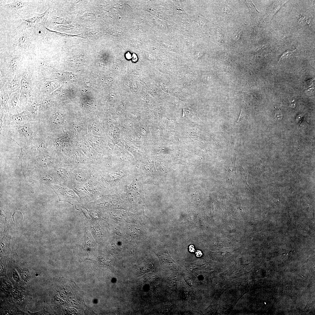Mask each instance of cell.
I'll return each mask as SVG.
<instances>
[{
  "mask_svg": "<svg viewBox=\"0 0 315 315\" xmlns=\"http://www.w3.org/2000/svg\"><path fill=\"white\" fill-rule=\"evenodd\" d=\"M19 96L16 95H13L12 97L11 102L12 107L15 108L18 104Z\"/></svg>",
  "mask_w": 315,
  "mask_h": 315,
  "instance_id": "cell-9",
  "label": "cell"
},
{
  "mask_svg": "<svg viewBox=\"0 0 315 315\" xmlns=\"http://www.w3.org/2000/svg\"><path fill=\"white\" fill-rule=\"evenodd\" d=\"M19 84L18 80L15 78L10 83L9 88L11 90H14L18 87Z\"/></svg>",
  "mask_w": 315,
  "mask_h": 315,
  "instance_id": "cell-8",
  "label": "cell"
},
{
  "mask_svg": "<svg viewBox=\"0 0 315 315\" xmlns=\"http://www.w3.org/2000/svg\"><path fill=\"white\" fill-rule=\"evenodd\" d=\"M195 254H196V256L198 257H201L203 255L201 252L200 250H197Z\"/></svg>",
  "mask_w": 315,
  "mask_h": 315,
  "instance_id": "cell-13",
  "label": "cell"
},
{
  "mask_svg": "<svg viewBox=\"0 0 315 315\" xmlns=\"http://www.w3.org/2000/svg\"><path fill=\"white\" fill-rule=\"evenodd\" d=\"M53 82L51 81H47L45 83V86L46 89L48 90H50V91H52L55 88H54V83Z\"/></svg>",
  "mask_w": 315,
  "mask_h": 315,
  "instance_id": "cell-11",
  "label": "cell"
},
{
  "mask_svg": "<svg viewBox=\"0 0 315 315\" xmlns=\"http://www.w3.org/2000/svg\"><path fill=\"white\" fill-rule=\"evenodd\" d=\"M27 4L21 1H15L11 3L5 4L3 7L10 10H18L22 8Z\"/></svg>",
  "mask_w": 315,
  "mask_h": 315,
  "instance_id": "cell-3",
  "label": "cell"
},
{
  "mask_svg": "<svg viewBox=\"0 0 315 315\" xmlns=\"http://www.w3.org/2000/svg\"><path fill=\"white\" fill-rule=\"evenodd\" d=\"M314 81H309L307 82L305 85V89L306 92L309 93V92L313 91L314 89Z\"/></svg>",
  "mask_w": 315,
  "mask_h": 315,
  "instance_id": "cell-7",
  "label": "cell"
},
{
  "mask_svg": "<svg viewBox=\"0 0 315 315\" xmlns=\"http://www.w3.org/2000/svg\"><path fill=\"white\" fill-rule=\"evenodd\" d=\"M48 13L45 12L41 14H36L33 17L25 20L27 27H31L39 24H42L45 22L47 19Z\"/></svg>",
  "mask_w": 315,
  "mask_h": 315,
  "instance_id": "cell-2",
  "label": "cell"
},
{
  "mask_svg": "<svg viewBox=\"0 0 315 315\" xmlns=\"http://www.w3.org/2000/svg\"><path fill=\"white\" fill-rule=\"evenodd\" d=\"M2 121L8 136L23 148H30L47 136L39 120L25 112L13 115Z\"/></svg>",
  "mask_w": 315,
  "mask_h": 315,
  "instance_id": "cell-1",
  "label": "cell"
},
{
  "mask_svg": "<svg viewBox=\"0 0 315 315\" xmlns=\"http://www.w3.org/2000/svg\"><path fill=\"white\" fill-rule=\"evenodd\" d=\"M53 102L51 100L46 99L43 100L40 104V107L42 110H46L52 106Z\"/></svg>",
  "mask_w": 315,
  "mask_h": 315,
  "instance_id": "cell-5",
  "label": "cell"
},
{
  "mask_svg": "<svg viewBox=\"0 0 315 315\" xmlns=\"http://www.w3.org/2000/svg\"><path fill=\"white\" fill-rule=\"evenodd\" d=\"M30 44V40L29 37L26 35H24L19 38L18 41V45L20 48L26 49L29 47Z\"/></svg>",
  "mask_w": 315,
  "mask_h": 315,
  "instance_id": "cell-4",
  "label": "cell"
},
{
  "mask_svg": "<svg viewBox=\"0 0 315 315\" xmlns=\"http://www.w3.org/2000/svg\"><path fill=\"white\" fill-rule=\"evenodd\" d=\"M29 84L28 81L25 77L22 79L21 81V89L23 93L24 94L27 93L29 86Z\"/></svg>",
  "mask_w": 315,
  "mask_h": 315,
  "instance_id": "cell-6",
  "label": "cell"
},
{
  "mask_svg": "<svg viewBox=\"0 0 315 315\" xmlns=\"http://www.w3.org/2000/svg\"><path fill=\"white\" fill-rule=\"evenodd\" d=\"M189 251L191 252H194L195 251L194 247L193 245H191L189 247Z\"/></svg>",
  "mask_w": 315,
  "mask_h": 315,
  "instance_id": "cell-14",
  "label": "cell"
},
{
  "mask_svg": "<svg viewBox=\"0 0 315 315\" xmlns=\"http://www.w3.org/2000/svg\"><path fill=\"white\" fill-rule=\"evenodd\" d=\"M19 59L18 57H14L11 59L10 61V66L12 68H14L18 66L19 63Z\"/></svg>",
  "mask_w": 315,
  "mask_h": 315,
  "instance_id": "cell-10",
  "label": "cell"
},
{
  "mask_svg": "<svg viewBox=\"0 0 315 315\" xmlns=\"http://www.w3.org/2000/svg\"><path fill=\"white\" fill-rule=\"evenodd\" d=\"M289 103L291 107L292 108L295 107L296 106V102L294 98H290L289 99Z\"/></svg>",
  "mask_w": 315,
  "mask_h": 315,
  "instance_id": "cell-12",
  "label": "cell"
}]
</instances>
